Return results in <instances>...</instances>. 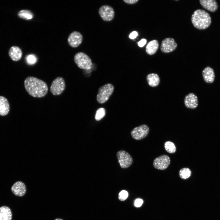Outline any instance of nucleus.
Listing matches in <instances>:
<instances>
[{
    "mask_svg": "<svg viewBox=\"0 0 220 220\" xmlns=\"http://www.w3.org/2000/svg\"><path fill=\"white\" fill-rule=\"evenodd\" d=\"M27 92L31 96L37 98L45 96L48 91V87L43 81L33 76H28L24 81Z\"/></svg>",
    "mask_w": 220,
    "mask_h": 220,
    "instance_id": "obj_1",
    "label": "nucleus"
},
{
    "mask_svg": "<svg viewBox=\"0 0 220 220\" xmlns=\"http://www.w3.org/2000/svg\"><path fill=\"white\" fill-rule=\"evenodd\" d=\"M191 20L194 26L200 30L207 28L211 22L209 14L204 10L201 9H197L194 12Z\"/></svg>",
    "mask_w": 220,
    "mask_h": 220,
    "instance_id": "obj_2",
    "label": "nucleus"
},
{
    "mask_svg": "<svg viewBox=\"0 0 220 220\" xmlns=\"http://www.w3.org/2000/svg\"><path fill=\"white\" fill-rule=\"evenodd\" d=\"M114 89L113 85L111 83L106 84L98 89L96 97L97 102L100 104L106 102L112 94Z\"/></svg>",
    "mask_w": 220,
    "mask_h": 220,
    "instance_id": "obj_3",
    "label": "nucleus"
},
{
    "mask_svg": "<svg viewBox=\"0 0 220 220\" xmlns=\"http://www.w3.org/2000/svg\"><path fill=\"white\" fill-rule=\"evenodd\" d=\"M74 60L77 66L81 69L88 70L91 68L92 63L91 58L83 52L76 53L74 57Z\"/></svg>",
    "mask_w": 220,
    "mask_h": 220,
    "instance_id": "obj_4",
    "label": "nucleus"
},
{
    "mask_svg": "<svg viewBox=\"0 0 220 220\" xmlns=\"http://www.w3.org/2000/svg\"><path fill=\"white\" fill-rule=\"evenodd\" d=\"M65 87L64 79L61 77H58L56 78L52 82L50 87V91L53 95H59L64 92Z\"/></svg>",
    "mask_w": 220,
    "mask_h": 220,
    "instance_id": "obj_5",
    "label": "nucleus"
},
{
    "mask_svg": "<svg viewBox=\"0 0 220 220\" xmlns=\"http://www.w3.org/2000/svg\"><path fill=\"white\" fill-rule=\"evenodd\" d=\"M116 156L121 167L122 168L129 167L132 164L133 160L131 155L124 150L118 151Z\"/></svg>",
    "mask_w": 220,
    "mask_h": 220,
    "instance_id": "obj_6",
    "label": "nucleus"
},
{
    "mask_svg": "<svg viewBox=\"0 0 220 220\" xmlns=\"http://www.w3.org/2000/svg\"><path fill=\"white\" fill-rule=\"evenodd\" d=\"M149 131L148 127L146 124H142L135 127L131 132L132 137L136 140H140L146 137Z\"/></svg>",
    "mask_w": 220,
    "mask_h": 220,
    "instance_id": "obj_7",
    "label": "nucleus"
},
{
    "mask_svg": "<svg viewBox=\"0 0 220 220\" xmlns=\"http://www.w3.org/2000/svg\"><path fill=\"white\" fill-rule=\"evenodd\" d=\"M98 13L102 19L105 21L112 20L115 16V12L113 8L108 5H103L100 7Z\"/></svg>",
    "mask_w": 220,
    "mask_h": 220,
    "instance_id": "obj_8",
    "label": "nucleus"
},
{
    "mask_svg": "<svg viewBox=\"0 0 220 220\" xmlns=\"http://www.w3.org/2000/svg\"><path fill=\"white\" fill-rule=\"evenodd\" d=\"M170 162V159L168 156L163 155L156 158L153 161V164L155 168L163 170L168 167Z\"/></svg>",
    "mask_w": 220,
    "mask_h": 220,
    "instance_id": "obj_9",
    "label": "nucleus"
},
{
    "mask_svg": "<svg viewBox=\"0 0 220 220\" xmlns=\"http://www.w3.org/2000/svg\"><path fill=\"white\" fill-rule=\"evenodd\" d=\"M177 46V43L174 38H166L162 41L160 50L163 53H169L175 50Z\"/></svg>",
    "mask_w": 220,
    "mask_h": 220,
    "instance_id": "obj_10",
    "label": "nucleus"
},
{
    "mask_svg": "<svg viewBox=\"0 0 220 220\" xmlns=\"http://www.w3.org/2000/svg\"><path fill=\"white\" fill-rule=\"evenodd\" d=\"M68 42L69 45L73 48L79 46L83 40V37L81 34L77 31H73L68 36Z\"/></svg>",
    "mask_w": 220,
    "mask_h": 220,
    "instance_id": "obj_11",
    "label": "nucleus"
},
{
    "mask_svg": "<svg viewBox=\"0 0 220 220\" xmlns=\"http://www.w3.org/2000/svg\"><path fill=\"white\" fill-rule=\"evenodd\" d=\"M11 190L15 195L22 197L25 194L27 189L24 183L21 181H18L13 185L11 188Z\"/></svg>",
    "mask_w": 220,
    "mask_h": 220,
    "instance_id": "obj_12",
    "label": "nucleus"
},
{
    "mask_svg": "<svg viewBox=\"0 0 220 220\" xmlns=\"http://www.w3.org/2000/svg\"><path fill=\"white\" fill-rule=\"evenodd\" d=\"M185 106L189 108L195 109L198 105L197 96L193 93H190L186 95L184 99Z\"/></svg>",
    "mask_w": 220,
    "mask_h": 220,
    "instance_id": "obj_13",
    "label": "nucleus"
},
{
    "mask_svg": "<svg viewBox=\"0 0 220 220\" xmlns=\"http://www.w3.org/2000/svg\"><path fill=\"white\" fill-rule=\"evenodd\" d=\"M202 75L206 82L210 83L214 82L215 75L214 70L211 67L207 66L202 71Z\"/></svg>",
    "mask_w": 220,
    "mask_h": 220,
    "instance_id": "obj_14",
    "label": "nucleus"
},
{
    "mask_svg": "<svg viewBox=\"0 0 220 220\" xmlns=\"http://www.w3.org/2000/svg\"><path fill=\"white\" fill-rule=\"evenodd\" d=\"M9 55L12 60L17 61L21 59L22 56V52L19 47L13 46L9 49Z\"/></svg>",
    "mask_w": 220,
    "mask_h": 220,
    "instance_id": "obj_15",
    "label": "nucleus"
},
{
    "mask_svg": "<svg viewBox=\"0 0 220 220\" xmlns=\"http://www.w3.org/2000/svg\"><path fill=\"white\" fill-rule=\"evenodd\" d=\"M200 2L204 8L210 11L214 12L218 9L217 2L215 0H200Z\"/></svg>",
    "mask_w": 220,
    "mask_h": 220,
    "instance_id": "obj_16",
    "label": "nucleus"
},
{
    "mask_svg": "<svg viewBox=\"0 0 220 220\" xmlns=\"http://www.w3.org/2000/svg\"><path fill=\"white\" fill-rule=\"evenodd\" d=\"M9 105L7 99L3 96H0V115H7L9 111Z\"/></svg>",
    "mask_w": 220,
    "mask_h": 220,
    "instance_id": "obj_17",
    "label": "nucleus"
},
{
    "mask_svg": "<svg viewBox=\"0 0 220 220\" xmlns=\"http://www.w3.org/2000/svg\"><path fill=\"white\" fill-rule=\"evenodd\" d=\"M12 212L8 207L3 206L0 207V220H12Z\"/></svg>",
    "mask_w": 220,
    "mask_h": 220,
    "instance_id": "obj_18",
    "label": "nucleus"
},
{
    "mask_svg": "<svg viewBox=\"0 0 220 220\" xmlns=\"http://www.w3.org/2000/svg\"><path fill=\"white\" fill-rule=\"evenodd\" d=\"M146 80L148 85L150 86L155 87L157 86L160 82V78L157 74L151 73L146 76Z\"/></svg>",
    "mask_w": 220,
    "mask_h": 220,
    "instance_id": "obj_19",
    "label": "nucleus"
},
{
    "mask_svg": "<svg viewBox=\"0 0 220 220\" xmlns=\"http://www.w3.org/2000/svg\"><path fill=\"white\" fill-rule=\"evenodd\" d=\"M159 43L156 40H153L149 42L147 45L145 50L148 55L154 54L157 50L159 47Z\"/></svg>",
    "mask_w": 220,
    "mask_h": 220,
    "instance_id": "obj_20",
    "label": "nucleus"
},
{
    "mask_svg": "<svg viewBox=\"0 0 220 220\" xmlns=\"http://www.w3.org/2000/svg\"><path fill=\"white\" fill-rule=\"evenodd\" d=\"M18 16L26 20H31L33 17V14L30 10L27 9L22 10L18 13Z\"/></svg>",
    "mask_w": 220,
    "mask_h": 220,
    "instance_id": "obj_21",
    "label": "nucleus"
},
{
    "mask_svg": "<svg viewBox=\"0 0 220 220\" xmlns=\"http://www.w3.org/2000/svg\"><path fill=\"white\" fill-rule=\"evenodd\" d=\"M191 171L188 168L185 167L181 169L179 171L180 177L182 179H186L189 178L191 175Z\"/></svg>",
    "mask_w": 220,
    "mask_h": 220,
    "instance_id": "obj_22",
    "label": "nucleus"
},
{
    "mask_svg": "<svg viewBox=\"0 0 220 220\" xmlns=\"http://www.w3.org/2000/svg\"><path fill=\"white\" fill-rule=\"evenodd\" d=\"M165 150L170 153H174L176 151V147L174 144L171 141H168L164 144Z\"/></svg>",
    "mask_w": 220,
    "mask_h": 220,
    "instance_id": "obj_23",
    "label": "nucleus"
},
{
    "mask_svg": "<svg viewBox=\"0 0 220 220\" xmlns=\"http://www.w3.org/2000/svg\"><path fill=\"white\" fill-rule=\"evenodd\" d=\"M105 111L103 108H99L96 111L95 115V119L96 121H99L101 119L105 116Z\"/></svg>",
    "mask_w": 220,
    "mask_h": 220,
    "instance_id": "obj_24",
    "label": "nucleus"
},
{
    "mask_svg": "<svg viewBox=\"0 0 220 220\" xmlns=\"http://www.w3.org/2000/svg\"><path fill=\"white\" fill-rule=\"evenodd\" d=\"M26 60L28 64L32 65L35 64L37 62V58L34 54H30L26 56Z\"/></svg>",
    "mask_w": 220,
    "mask_h": 220,
    "instance_id": "obj_25",
    "label": "nucleus"
},
{
    "mask_svg": "<svg viewBox=\"0 0 220 220\" xmlns=\"http://www.w3.org/2000/svg\"><path fill=\"white\" fill-rule=\"evenodd\" d=\"M128 195L127 191L125 190H122L119 193V199L121 201H124L127 199Z\"/></svg>",
    "mask_w": 220,
    "mask_h": 220,
    "instance_id": "obj_26",
    "label": "nucleus"
},
{
    "mask_svg": "<svg viewBox=\"0 0 220 220\" xmlns=\"http://www.w3.org/2000/svg\"><path fill=\"white\" fill-rule=\"evenodd\" d=\"M143 202V201L142 199L140 198L137 199L135 200L134 206L137 207H140L142 205Z\"/></svg>",
    "mask_w": 220,
    "mask_h": 220,
    "instance_id": "obj_27",
    "label": "nucleus"
},
{
    "mask_svg": "<svg viewBox=\"0 0 220 220\" xmlns=\"http://www.w3.org/2000/svg\"><path fill=\"white\" fill-rule=\"evenodd\" d=\"M147 40L143 38L141 39L138 42V45L140 47H142L146 44Z\"/></svg>",
    "mask_w": 220,
    "mask_h": 220,
    "instance_id": "obj_28",
    "label": "nucleus"
},
{
    "mask_svg": "<svg viewBox=\"0 0 220 220\" xmlns=\"http://www.w3.org/2000/svg\"><path fill=\"white\" fill-rule=\"evenodd\" d=\"M138 35V33L136 31H133L131 32L129 35V37L131 39L135 38Z\"/></svg>",
    "mask_w": 220,
    "mask_h": 220,
    "instance_id": "obj_29",
    "label": "nucleus"
},
{
    "mask_svg": "<svg viewBox=\"0 0 220 220\" xmlns=\"http://www.w3.org/2000/svg\"><path fill=\"white\" fill-rule=\"evenodd\" d=\"M123 1L127 4H134L137 2L138 0H123Z\"/></svg>",
    "mask_w": 220,
    "mask_h": 220,
    "instance_id": "obj_30",
    "label": "nucleus"
},
{
    "mask_svg": "<svg viewBox=\"0 0 220 220\" xmlns=\"http://www.w3.org/2000/svg\"><path fill=\"white\" fill-rule=\"evenodd\" d=\"M54 220H63L60 219V218H56V219H55Z\"/></svg>",
    "mask_w": 220,
    "mask_h": 220,
    "instance_id": "obj_31",
    "label": "nucleus"
}]
</instances>
